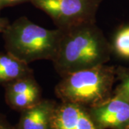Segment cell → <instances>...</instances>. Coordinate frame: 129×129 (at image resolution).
Segmentation results:
<instances>
[{
  "mask_svg": "<svg viewBox=\"0 0 129 129\" xmlns=\"http://www.w3.org/2000/svg\"><path fill=\"white\" fill-rule=\"evenodd\" d=\"M10 23L9 19L7 18H4V17H0V32H2L5 31V29L7 28V27L9 25Z\"/></svg>",
  "mask_w": 129,
  "mask_h": 129,
  "instance_id": "4fadbf2b",
  "label": "cell"
},
{
  "mask_svg": "<svg viewBox=\"0 0 129 129\" xmlns=\"http://www.w3.org/2000/svg\"><path fill=\"white\" fill-rule=\"evenodd\" d=\"M60 29V41L52 62L61 77L109 60L112 48L95 22Z\"/></svg>",
  "mask_w": 129,
  "mask_h": 129,
  "instance_id": "6da1fadb",
  "label": "cell"
},
{
  "mask_svg": "<svg viewBox=\"0 0 129 129\" xmlns=\"http://www.w3.org/2000/svg\"><path fill=\"white\" fill-rule=\"evenodd\" d=\"M113 47L118 55L129 59V26L123 27L117 32Z\"/></svg>",
  "mask_w": 129,
  "mask_h": 129,
  "instance_id": "30bf717a",
  "label": "cell"
},
{
  "mask_svg": "<svg viewBox=\"0 0 129 129\" xmlns=\"http://www.w3.org/2000/svg\"><path fill=\"white\" fill-rule=\"evenodd\" d=\"M89 113L101 128L125 129L129 124V99L116 91L113 97L92 106Z\"/></svg>",
  "mask_w": 129,
  "mask_h": 129,
  "instance_id": "5b68a950",
  "label": "cell"
},
{
  "mask_svg": "<svg viewBox=\"0 0 129 129\" xmlns=\"http://www.w3.org/2000/svg\"><path fill=\"white\" fill-rule=\"evenodd\" d=\"M6 100L12 108L24 110L40 101V88L33 75L5 85Z\"/></svg>",
  "mask_w": 129,
  "mask_h": 129,
  "instance_id": "52a82bcc",
  "label": "cell"
},
{
  "mask_svg": "<svg viewBox=\"0 0 129 129\" xmlns=\"http://www.w3.org/2000/svg\"><path fill=\"white\" fill-rule=\"evenodd\" d=\"M55 108L47 101L38 102L23 110L19 129H52V119Z\"/></svg>",
  "mask_w": 129,
  "mask_h": 129,
  "instance_id": "ba28073f",
  "label": "cell"
},
{
  "mask_svg": "<svg viewBox=\"0 0 129 129\" xmlns=\"http://www.w3.org/2000/svg\"><path fill=\"white\" fill-rule=\"evenodd\" d=\"M115 75L113 67L100 64L62 77L55 90L63 102L92 107L109 98Z\"/></svg>",
  "mask_w": 129,
  "mask_h": 129,
  "instance_id": "3957f363",
  "label": "cell"
},
{
  "mask_svg": "<svg viewBox=\"0 0 129 129\" xmlns=\"http://www.w3.org/2000/svg\"><path fill=\"white\" fill-rule=\"evenodd\" d=\"M125 129H129V124L128 125H127V126H126L125 128Z\"/></svg>",
  "mask_w": 129,
  "mask_h": 129,
  "instance_id": "9a60e30c",
  "label": "cell"
},
{
  "mask_svg": "<svg viewBox=\"0 0 129 129\" xmlns=\"http://www.w3.org/2000/svg\"><path fill=\"white\" fill-rule=\"evenodd\" d=\"M0 129H13L2 115H0Z\"/></svg>",
  "mask_w": 129,
  "mask_h": 129,
  "instance_id": "5bb4252c",
  "label": "cell"
},
{
  "mask_svg": "<svg viewBox=\"0 0 129 129\" xmlns=\"http://www.w3.org/2000/svg\"><path fill=\"white\" fill-rule=\"evenodd\" d=\"M30 2L49 15L57 28L66 29L95 22L101 0H30Z\"/></svg>",
  "mask_w": 129,
  "mask_h": 129,
  "instance_id": "277c9868",
  "label": "cell"
},
{
  "mask_svg": "<svg viewBox=\"0 0 129 129\" xmlns=\"http://www.w3.org/2000/svg\"><path fill=\"white\" fill-rule=\"evenodd\" d=\"M0 10H1V9H0Z\"/></svg>",
  "mask_w": 129,
  "mask_h": 129,
  "instance_id": "2e32d148",
  "label": "cell"
},
{
  "mask_svg": "<svg viewBox=\"0 0 129 129\" xmlns=\"http://www.w3.org/2000/svg\"><path fill=\"white\" fill-rule=\"evenodd\" d=\"M30 2V0H0V9Z\"/></svg>",
  "mask_w": 129,
  "mask_h": 129,
  "instance_id": "7c38bea8",
  "label": "cell"
},
{
  "mask_svg": "<svg viewBox=\"0 0 129 129\" xmlns=\"http://www.w3.org/2000/svg\"><path fill=\"white\" fill-rule=\"evenodd\" d=\"M116 75L119 76L120 84L116 89V91L120 92L129 99V70H117Z\"/></svg>",
  "mask_w": 129,
  "mask_h": 129,
  "instance_id": "8fae6325",
  "label": "cell"
},
{
  "mask_svg": "<svg viewBox=\"0 0 129 129\" xmlns=\"http://www.w3.org/2000/svg\"><path fill=\"white\" fill-rule=\"evenodd\" d=\"M33 75L29 64L9 52L0 53V84L6 85L19 78Z\"/></svg>",
  "mask_w": 129,
  "mask_h": 129,
  "instance_id": "9c48e42d",
  "label": "cell"
},
{
  "mask_svg": "<svg viewBox=\"0 0 129 129\" xmlns=\"http://www.w3.org/2000/svg\"><path fill=\"white\" fill-rule=\"evenodd\" d=\"M61 33L59 28L48 29L21 17L9 23L2 35L6 51L29 64L36 60H52Z\"/></svg>",
  "mask_w": 129,
  "mask_h": 129,
  "instance_id": "7a4b0ae2",
  "label": "cell"
},
{
  "mask_svg": "<svg viewBox=\"0 0 129 129\" xmlns=\"http://www.w3.org/2000/svg\"><path fill=\"white\" fill-rule=\"evenodd\" d=\"M52 129H97V128L89 112L83 106L74 103L63 102L54 111Z\"/></svg>",
  "mask_w": 129,
  "mask_h": 129,
  "instance_id": "8992f818",
  "label": "cell"
}]
</instances>
